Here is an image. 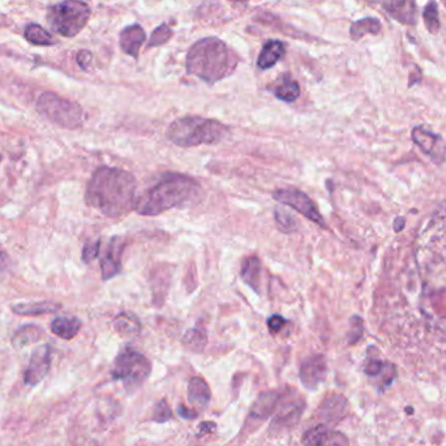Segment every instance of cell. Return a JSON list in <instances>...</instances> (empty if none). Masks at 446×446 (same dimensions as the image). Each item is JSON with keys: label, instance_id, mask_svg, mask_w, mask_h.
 I'll return each mask as SVG.
<instances>
[{"label": "cell", "instance_id": "16", "mask_svg": "<svg viewBox=\"0 0 446 446\" xmlns=\"http://www.w3.org/2000/svg\"><path fill=\"white\" fill-rule=\"evenodd\" d=\"M305 403L300 400L289 402L282 406L280 411L275 413L273 420V427H291L300 420V416L305 413Z\"/></svg>", "mask_w": 446, "mask_h": 446}, {"label": "cell", "instance_id": "14", "mask_svg": "<svg viewBox=\"0 0 446 446\" xmlns=\"http://www.w3.org/2000/svg\"><path fill=\"white\" fill-rule=\"evenodd\" d=\"M146 35L140 25L135 24L127 26L120 33V47L126 54L131 55L133 58L139 56V51Z\"/></svg>", "mask_w": 446, "mask_h": 446}, {"label": "cell", "instance_id": "27", "mask_svg": "<svg viewBox=\"0 0 446 446\" xmlns=\"http://www.w3.org/2000/svg\"><path fill=\"white\" fill-rule=\"evenodd\" d=\"M413 139L415 144L429 155H432L437 146V142L440 140V137L436 133L425 130L424 127H416L413 131Z\"/></svg>", "mask_w": 446, "mask_h": 446}, {"label": "cell", "instance_id": "11", "mask_svg": "<svg viewBox=\"0 0 446 446\" xmlns=\"http://www.w3.org/2000/svg\"><path fill=\"white\" fill-rule=\"evenodd\" d=\"M303 446H350L346 436L324 424L307 431L302 438Z\"/></svg>", "mask_w": 446, "mask_h": 446}, {"label": "cell", "instance_id": "42", "mask_svg": "<svg viewBox=\"0 0 446 446\" xmlns=\"http://www.w3.org/2000/svg\"><path fill=\"white\" fill-rule=\"evenodd\" d=\"M443 1H444V4H445V7H446V0H443Z\"/></svg>", "mask_w": 446, "mask_h": 446}, {"label": "cell", "instance_id": "13", "mask_svg": "<svg viewBox=\"0 0 446 446\" xmlns=\"http://www.w3.org/2000/svg\"><path fill=\"white\" fill-rule=\"evenodd\" d=\"M348 411V400L341 394L327 397L320 406V416L327 423H338Z\"/></svg>", "mask_w": 446, "mask_h": 446}, {"label": "cell", "instance_id": "38", "mask_svg": "<svg viewBox=\"0 0 446 446\" xmlns=\"http://www.w3.org/2000/svg\"><path fill=\"white\" fill-rule=\"evenodd\" d=\"M77 65L80 66L81 69L84 71H89L92 67V60H93V55L87 50H81L78 54L76 55Z\"/></svg>", "mask_w": 446, "mask_h": 446}, {"label": "cell", "instance_id": "39", "mask_svg": "<svg viewBox=\"0 0 446 446\" xmlns=\"http://www.w3.org/2000/svg\"><path fill=\"white\" fill-rule=\"evenodd\" d=\"M178 413H179L182 418H185V419H195V418H197V413L195 410L188 409V407H185L183 404H180V406L178 407Z\"/></svg>", "mask_w": 446, "mask_h": 446}, {"label": "cell", "instance_id": "35", "mask_svg": "<svg viewBox=\"0 0 446 446\" xmlns=\"http://www.w3.org/2000/svg\"><path fill=\"white\" fill-rule=\"evenodd\" d=\"M385 366H386V363L381 361L377 358H368L366 366H364V372L370 377H375V376H379L381 372L385 370Z\"/></svg>", "mask_w": 446, "mask_h": 446}, {"label": "cell", "instance_id": "26", "mask_svg": "<svg viewBox=\"0 0 446 446\" xmlns=\"http://www.w3.org/2000/svg\"><path fill=\"white\" fill-rule=\"evenodd\" d=\"M24 37L26 38L28 42H31L35 46H51V44H56V40L54 35L49 33L46 29H44L41 25L38 24H31L25 28L24 32Z\"/></svg>", "mask_w": 446, "mask_h": 446}, {"label": "cell", "instance_id": "12", "mask_svg": "<svg viewBox=\"0 0 446 446\" xmlns=\"http://www.w3.org/2000/svg\"><path fill=\"white\" fill-rule=\"evenodd\" d=\"M327 360L324 355H314L305 360L300 367V380L308 391H315L325 380Z\"/></svg>", "mask_w": 446, "mask_h": 446}, {"label": "cell", "instance_id": "7", "mask_svg": "<svg viewBox=\"0 0 446 446\" xmlns=\"http://www.w3.org/2000/svg\"><path fill=\"white\" fill-rule=\"evenodd\" d=\"M151 370L152 364L141 352L127 348L117 357L111 375L114 380L123 381L128 389H137L148 379Z\"/></svg>", "mask_w": 446, "mask_h": 446}, {"label": "cell", "instance_id": "6", "mask_svg": "<svg viewBox=\"0 0 446 446\" xmlns=\"http://www.w3.org/2000/svg\"><path fill=\"white\" fill-rule=\"evenodd\" d=\"M37 110L44 118L67 130H76L83 126L84 112L80 105L53 92H46L38 98Z\"/></svg>", "mask_w": 446, "mask_h": 446}, {"label": "cell", "instance_id": "33", "mask_svg": "<svg viewBox=\"0 0 446 446\" xmlns=\"http://www.w3.org/2000/svg\"><path fill=\"white\" fill-rule=\"evenodd\" d=\"M173 416V413H171V409L170 406L167 404V402L162 400L161 402L157 403L154 410H153V416L152 419L154 422L157 423H166L167 420H170Z\"/></svg>", "mask_w": 446, "mask_h": 446}, {"label": "cell", "instance_id": "20", "mask_svg": "<svg viewBox=\"0 0 446 446\" xmlns=\"http://www.w3.org/2000/svg\"><path fill=\"white\" fill-rule=\"evenodd\" d=\"M50 329L55 336L69 341V339L76 337L77 333L80 332L81 321L74 316H62V317L55 318L54 321L51 323Z\"/></svg>", "mask_w": 446, "mask_h": 446}, {"label": "cell", "instance_id": "24", "mask_svg": "<svg viewBox=\"0 0 446 446\" xmlns=\"http://www.w3.org/2000/svg\"><path fill=\"white\" fill-rule=\"evenodd\" d=\"M273 93H274V96L277 98L281 99L283 102L291 103L300 96V87L291 77L284 76L282 78V81H280L274 87Z\"/></svg>", "mask_w": 446, "mask_h": 446}, {"label": "cell", "instance_id": "31", "mask_svg": "<svg viewBox=\"0 0 446 446\" xmlns=\"http://www.w3.org/2000/svg\"><path fill=\"white\" fill-rule=\"evenodd\" d=\"M274 219L277 222V226L278 229L286 232V234H290V232H294L296 228H298V222L295 221L294 218L291 217L287 212H283L281 209H275L274 212Z\"/></svg>", "mask_w": 446, "mask_h": 446}, {"label": "cell", "instance_id": "43", "mask_svg": "<svg viewBox=\"0 0 446 446\" xmlns=\"http://www.w3.org/2000/svg\"><path fill=\"white\" fill-rule=\"evenodd\" d=\"M0 158H1V157H0Z\"/></svg>", "mask_w": 446, "mask_h": 446}, {"label": "cell", "instance_id": "23", "mask_svg": "<svg viewBox=\"0 0 446 446\" xmlns=\"http://www.w3.org/2000/svg\"><path fill=\"white\" fill-rule=\"evenodd\" d=\"M60 309V305L51 300H42V302H31V303H20L12 307V311L17 315L22 316H40L46 314H54Z\"/></svg>", "mask_w": 446, "mask_h": 446}, {"label": "cell", "instance_id": "9", "mask_svg": "<svg viewBox=\"0 0 446 446\" xmlns=\"http://www.w3.org/2000/svg\"><path fill=\"white\" fill-rule=\"evenodd\" d=\"M126 247L123 238L114 237L111 238L101 259V273L102 280L108 281L119 274L121 271V255Z\"/></svg>", "mask_w": 446, "mask_h": 446}, {"label": "cell", "instance_id": "4", "mask_svg": "<svg viewBox=\"0 0 446 446\" xmlns=\"http://www.w3.org/2000/svg\"><path fill=\"white\" fill-rule=\"evenodd\" d=\"M229 130L221 121L197 117H187L173 121L167 130V139L180 148H195L222 141Z\"/></svg>", "mask_w": 446, "mask_h": 446}, {"label": "cell", "instance_id": "3", "mask_svg": "<svg viewBox=\"0 0 446 446\" xmlns=\"http://www.w3.org/2000/svg\"><path fill=\"white\" fill-rule=\"evenodd\" d=\"M237 65L238 58L228 44L213 37L197 41L187 55V71L207 84L229 76Z\"/></svg>", "mask_w": 446, "mask_h": 446}, {"label": "cell", "instance_id": "37", "mask_svg": "<svg viewBox=\"0 0 446 446\" xmlns=\"http://www.w3.org/2000/svg\"><path fill=\"white\" fill-rule=\"evenodd\" d=\"M287 324V321L281 315H274L268 320V327L272 334H277L282 330L283 327Z\"/></svg>", "mask_w": 446, "mask_h": 446}, {"label": "cell", "instance_id": "32", "mask_svg": "<svg viewBox=\"0 0 446 446\" xmlns=\"http://www.w3.org/2000/svg\"><path fill=\"white\" fill-rule=\"evenodd\" d=\"M171 29L166 25V24H162L161 26H158L154 32H153L152 37H151V41L148 44V47H157V46H161V44H166L170 37H171Z\"/></svg>", "mask_w": 446, "mask_h": 446}, {"label": "cell", "instance_id": "15", "mask_svg": "<svg viewBox=\"0 0 446 446\" xmlns=\"http://www.w3.org/2000/svg\"><path fill=\"white\" fill-rule=\"evenodd\" d=\"M382 7L403 24H415L416 7L413 0H381Z\"/></svg>", "mask_w": 446, "mask_h": 446}, {"label": "cell", "instance_id": "10", "mask_svg": "<svg viewBox=\"0 0 446 446\" xmlns=\"http://www.w3.org/2000/svg\"><path fill=\"white\" fill-rule=\"evenodd\" d=\"M51 366V348L50 345H44L35 348L29 361V367L25 373V384L26 385H37L44 380Z\"/></svg>", "mask_w": 446, "mask_h": 446}, {"label": "cell", "instance_id": "1", "mask_svg": "<svg viewBox=\"0 0 446 446\" xmlns=\"http://www.w3.org/2000/svg\"><path fill=\"white\" fill-rule=\"evenodd\" d=\"M136 192L137 180L131 173L103 166L89 180L87 203L106 217H121L136 207Z\"/></svg>", "mask_w": 446, "mask_h": 446}, {"label": "cell", "instance_id": "36", "mask_svg": "<svg viewBox=\"0 0 446 446\" xmlns=\"http://www.w3.org/2000/svg\"><path fill=\"white\" fill-rule=\"evenodd\" d=\"M361 333H363V323L358 316H355L351 320V330L348 334V343L350 345L357 343L359 341V338L361 337Z\"/></svg>", "mask_w": 446, "mask_h": 446}, {"label": "cell", "instance_id": "29", "mask_svg": "<svg viewBox=\"0 0 446 446\" xmlns=\"http://www.w3.org/2000/svg\"><path fill=\"white\" fill-rule=\"evenodd\" d=\"M183 345L185 348L192 350V351H196V352H200L203 351L205 346H207V332L204 327H192L189 329L187 333H185V337H183Z\"/></svg>", "mask_w": 446, "mask_h": 446}, {"label": "cell", "instance_id": "22", "mask_svg": "<svg viewBox=\"0 0 446 446\" xmlns=\"http://www.w3.org/2000/svg\"><path fill=\"white\" fill-rule=\"evenodd\" d=\"M117 333L124 338L137 337L141 332V324L137 316L130 312H121L114 320Z\"/></svg>", "mask_w": 446, "mask_h": 446}, {"label": "cell", "instance_id": "30", "mask_svg": "<svg viewBox=\"0 0 446 446\" xmlns=\"http://www.w3.org/2000/svg\"><path fill=\"white\" fill-rule=\"evenodd\" d=\"M425 26L432 34H436L440 31V20H438V7L436 4L435 0H431L425 6L424 13Z\"/></svg>", "mask_w": 446, "mask_h": 446}, {"label": "cell", "instance_id": "41", "mask_svg": "<svg viewBox=\"0 0 446 446\" xmlns=\"http://www.w3.org/2000/svg\"><path fill=\"white\" fill-rule=\"evenodd\" d=\"M8 264H10L8 256H7L4 252H0V277L7 271Z\"/></svg>", "mask_w": 446, "mask_h": 446}, {"label": "cell", "instance_id": "18", "mask_svg": "<svg viewBox=\"0 0 446 446\" xmlns=\"http://www.w3.org/2000/svg\"><path fill=\"white\" fill-rule=\"evenodd\" d=\"M280 402V394L274 391L262 393L253 403L252 410H250V416L255 419L264 420L269 416H272L277 404Z\"/></svg>", "mask_w": 446, "mask_h": 446}, {"label": "cell", "instance_id": "21", "mask_svg": "<svg viewBox=\"0 0 446 446\" xmlns=\"http://www.w3.org/2000/svg\"><path fill=\"white\" fill-rule=\"evenodd\" d=\"M284 55V44L281 41L271 40L264 44L257 65L261 69H269L275 66Z\"/></svg>", "mask_w": 446, "mask_h": 446}, {"label": "cell", "instance_id": "34", "mask_svg": "<svg viewBox=\"0 0 446 446\" xmlns=\"http://www.w3.org/2000/svg\"><path fill=\"white\" fill-rule=\"evenodd\" d=\"M99 250H101V240H94V241L87 243L83 250V261L85 264L94 261L98 257Z\"/></svg>", "mask_w": 446, "mask_h": 446}, {"label": "cell", "instance_id": "40", "mask_svg": "<svg viewBox=\"0 0 446 446\" xmlns=\"http://www.w3.org/2000/svg\"><path fill=\"white\" fill-rule=\"evenodd\" d=\"M216 429V423L213 422H204L198 425V435H207L212 434Z\"/></svg>", "mask_w": 446, "mask_h": 446}, {"label": "cell", "instance_id": "2", "mask_svg": "<svg viewBox=\"0 0 446 446\" xmlns=\"http://www.w3.org/2000/svg\"><path fill=\"white\" fill-rule=\"evenodd\" d=\"M201 192L203 188L195 179L187 175L167 174L137 198L135 210L141 216H158L195 203Z\"/></svg>", "mask_w": 446, "mask_h": 446}, {"label": "cell", "instance_id": "25", "mask_svg": "<svg viewBox=\"0 0 446 446\" xmlns=\"http://www.w3.org/2000/svg\"><path fill=\"white\" fill-rule=\"evenodd\" d=\"M42 334H44V330L38 325H24L13 336L12 343L15 348H22L40 341Z\"/></svg>", "mask_w": 446, "mask_h": 446}, {"label": "cell", "instance_id": "17", "mask_svg": "<svg viewBox=\"0 0 446 446\" xmlns=\"http://www.w3.org/2000/svg\"><path fill=\"white\" fill-rule=\"evenodd\" d=\"M241 280L253 289L257 294H260V286L262 280V265L257 256L247 257L241 265Z\"/></svg>", "mask_w": 446, "mask_h": 446}, {"label": "cell", "instance_id": "8", "mask_svg": "<svg viewBox=\"0 0 446 446\" xmlns=\"http://www.w3.org/2000/svg\"><path fill=\"white\" fill-rule=\"evenodd\" d=\"M273 198L287 207H293L302 216L311 219L316 225L323 228L325 226V221L321 216V213L318 212V207H316L314 200L303 191L296 188H289V187L280 188L273 192Z\"/></svg>", "mask_w": 446, "mask_h": 446}, {"label": "cell", "instance_id": "19", "mask_svg": "<svg viewBox=\"0 0 446 446\" xmlns=\"http://www.w3.org/2000/svg\"><path fill=\"white\" fill-rule=\"evenodd\" d=\"M212 400V392L207 381L201 377H194L188 384V401L194 406L205 407Z\"/></svg>", "mask_w": 446, "mask_h": 446}, {"label": "cell", "instance_id": "28", "mask_svg": "<svg viewBox=\"0 0 446 446\" xmlns=\"http://www.w3.org/2000/svg\"><path fill=\"white\" fill-rule=\"evenodd\" d=\"M381 31V24L377 19H363L359 22H354L350 29V35L354 41H359L366 34H379Z\"/></svg>", "mask_w": 446, "mask_h": 446}, {"label": "cell", "instance_id": "5", "mask_svg": "<svg viewBox=\"0 0 446 446\" xmlns=\"http://www.w3.org/2000/svg\"><path fill=\"white\" fill-rule=\"evenodd\" d=\"M90 13V7L85 1L65 0L49 7L46 22L55 33L72 38L87 26Z\"/></svg>", "mask_w": 446, "mask_h": 446}]
</instances>
